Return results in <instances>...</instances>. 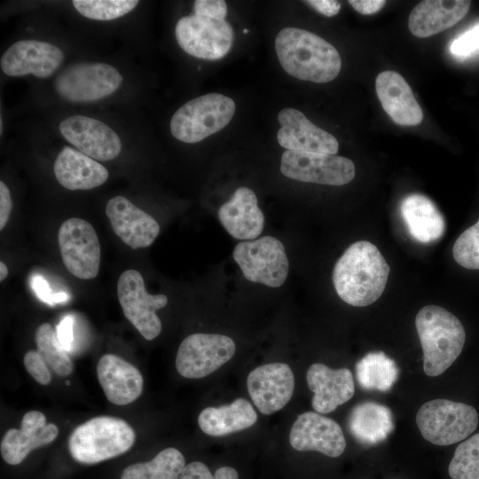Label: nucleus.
<instances>
[{"instance_id":"39","label":"nucleus","mask_w":479,"mask_h":479,"mask_svg":"<svg viewBox=\"0 0 479 479\" xmlns=\"http://www.w3.org/2000/svg\"><path fill=\"white\" fill-rule=\"evenodd\" d=\"M31 286L37 297L51 305L63 303L69 299V295L64 292L52 293L48 282L41 275L33 276Z\"/></svg>"},{"instance_id":"32","label":"nucleus","mask_w":479,"mask_h":479,"mask_svg":"<svg viewBox=\"0 0 479 479\" xmlns=\"http://www.w3.org/2000/svg\"><path fill=\"white\" fill-rule=\"evenodd\" d=\"M35 343L37 351L58 375L67 376L73 372V363L51 324L43 323L37 327Z\"/></svg>"},{"instance_id":"4","label":"nucleus","mask_w":479,"mask_h":479,"mask_svg":"<svg viewBox=\"0 0 479 479\" xmlns=\"http://www.w3.org/2000/svg\"><path fill=\"white\" fill-rule=\"evenodd\" d=\"M135 439L133 428L125 420L98 416L73 430L68 438V450L75 461L91 465L126 452Z\"/></svg>"},{"instance_id":"36","label":"nucleus","mask_w":479,"mask_h":479,"mask_svg":"<svg viewBox=\"0 0 479 479\" xmlns=\"http://www.w3.org/2000/svg\"><path fill=\"white\" fill-rule=\"evenodd\" d=\"M179 479H239V475L231 467H222L212 475L205 464L193 461L185 467Z\"/></svg>"},{"instance_id":"3","label":"nucleus","mask_w":479,"mask_h":479,"mask_svg":"<svg viewBox=\"0 0 479 479\" xmlns=\"http://www.w3.org/2000/svg\"><path fill=\"white\" fill-rule=\"evenodd\" d=\"M415 326L423 350L424 373L432 377L444 373L462 351L466 332L459 319L437 305L421 308Z\"/></svg>"},{"instance_id":"1","label":"nucleus","mask_w":479,"mask_h":479,"mask_svg":"<svg viewBox=\"0 0 479 479\" xmlns=\"http://www.w3.org/2000/svg\"><path fill=\"white\" fill-rule=\"evenodd\" d=\"M390 267L378 247L366 240L351 244L337 260L333 283L337 294L355 307L368 306L384 292Z\"/></svg>"},{"instance_id":"38","label":"nucleus","mask_w":479,"mask_h":479,"mask_svg":"<svg viewBox=\"0 0 479 479\" xmlns=\"http://www.w3.org/2000/svg\"><path fill=\"white\" fill-rule=\"evenodd\" d=\"M450 49L458 56H467L479 50V24L456 38Z\"/></svg>"},{"instance_id":"34","label":"nucleus","mask_w":479,"mask_h":479,"mask_svg":"<svg viewBox=\"0 0 479 479\" xmlns=\"http://www.w3.org/2000/svg\"><path fill=\"white\" fill-rule=\"evenodd\" d=\"M138 4L137 0H75L73 5L82 16L96 20H112L126 15Z\"/></svg>"},{"instance_id":"30","label":"nucleus","mask_w":479,"mask_h":479,"mask_svg":"<svg viewBox=\"0 0 479 479\" xmlns=\"http://www.w3.org/2000/svg\"><path fill=\"white\" fill-rule=\"evenodd\" d=\"M356 376L365 390L388 391L398 378V367L384 352H370L356 364Z\"/></svg>"},{"instance_id":"14","label":"nucleus","mask_w":479,"mask_h":479,"mask_svg":"<svg viewBox=\"0 0 479 479\" xmlns=\"http://www.w3.org/2000/svg\"><path fill=\"white\" fill-rule=\"evenodd\" d=\"M59 129L68 143L94 160H114L122 150V142L116 132L97 119L70 116L59 123Z\"/></svg>"},{"instance_id":"9","label":"nucleus","mask_w":479,"mask_h":479,"mask_svg":"<svg viewBox=\"0 0 479 479\" xmlns=\"http://www.w3.org/2000/svg\"><path fill=\"white\" fill-rule=\"evenodd\" d=\"M175 36L184 51L206 60L224 58L233 43L232 27L225 20L196 14L178 20Z\"/></svg>"},{"instance_id":"7","label":"nucleus","mask_w":479,"mask_h":479,"mask_svg":"<svg viewBox=\"0 0 479 479\" xmlns=\"http://www.w3.org/2000/svg\"><path fill=\"white\" fill-rule=\"evenodd\" d=\"M122 75L113 66L102 62L76 63L55 79L60 98L72 103H88L113 94L122 82Z\"/></svg>"},{"instance_id":"37","label":"nucleus","mask_w":479,"mask_h":479,"mask_svg":"<svg viewBox=\"0 0 479 479\" xmlns=\"http://www.w3.org/2000/svg\"><path fill=\"white\" fill-rule=\"evenodd\" d=\"M24 365L27 373L40 384L51 382V375L48 365L37 350H28L24 356Z\"/></svg>"},{"instance_id":"41","label":"nucleus","mask_w":479,"mask_h":479,"mask_svg":"<svg viewBox=\"0 0 479 479\" xmlns=\"http://www.w3.org/2000/svg\"><path fill=\"white\" fill-rule=\"evenodd\" d=\"M56 333L63 349L70 351L74 342V318L71 316L64 317L57 326Z\"/></svg>"},{"instance_id":"19","label":"nucleus","mask_w":479,"mask_h":479,"mask_svg":"<svg viewBox=\"0 0 479 479\" xmlns=\"http://www.w3.org/2000/svg\"><path fill=\"white\" fill-rule=\"evenodd\" d=\"M106 214L114 233L133 249L151 246L159 235L158 222L123 196L111 198Z\"/></svg>"},{"instance_id":"15","label":"nucleus","mask_w":479,"mask_h":479,"mask_svg":"<svg viewBox=\"0 0 479 479\" xmlns=\"http://www.w3.org/2000/svg\"><path fill=\"white\" fill-rule=\"evenodd\" d=\"M64 60L57 46L39 40H20L12 44L1 58V68L9 76L33 75L39 78L51 76Z\"/></svg>"},{"instance_id":"35","label":"nucleus","mask_w":479,"mask_h":479,"mask_svg":"<svg viewBox=\"0 0 479 479\" xmlns=\"http://www.w3.org/2000/svg\"><path fill=\"white\" fill-rule=\"evenodd\" d=\"M454 260L468 270H479V220L465 230L452 247Z\"/></svg>"},{"instance_id":"23","label":"nucleus","mask_w":479,"mask_h":479,"mask_svg":"<svg viewBox=\"0 0 479 479\" xmlns=\"http://www.w3.org/2000/svg\"><path fill=\"white\" fill-rule=\"evenodd\" d=\"M375 90L383 109L397 124L414 126L421 122L422 109L400 74L391 70L380 73Z\"/></svg>"},{"instance_id":"40","label":"nucleus","mask_w":479,"mask_h":479,"mask_svg":"<svg viewBox=\"0 0 479 479\" xmlns=\"http://www.w3.org/2000/svg\"><path fill=\"white\" fill-rule=\"evenodd\" d=\"M193 10L196 15L224 20L227 4L223 0H197L194 2Z\"/></svg>"},{"instance_id":"44","label":"nucleus","mask_w":479,"mask_h":479,"mask_svg":"<svg viewBox=\"0 0 479 479\" xmlns=\"http://www.w3.org/2000/svg\"><path fill=\"white\" fill-rule=\"evenodd\" d=\"M305 3L326 17L336 15L341 9L340 2L334 0H309Z\"/></svg>"},{"instance_id":"5","label":"nucleus","mask_w":479,"mask_h":479,"mask_svg":"<svg viewBox=\"0 0 479 479\" xmlns=\"http://www.w3.org/2000/svg\"><path fill=\"white\" fill-rule=\"evenodd\" d=\"M234 113L231 98L220 93L202 95L177 110L170 120V131L184 143H198L224 129Z\"/></svg>"},{"instance_id":"26","label":"nucleus","mask_w":479,"mask_h":479,"mask_svg":"<svg viewBox=\"0 0 479 479\" xmlns=\"http://www.w3.org/2000/svg\"><path fill=\"white\" fill-rule=\"evenodd\" d=\"M53 171L57 181L72 191L96 188L108 177V170L102 164L70 146L59 152Z\"/></svg>"},{"instance_id":"20","label":"nucleus","mask_w":479,"mask_h":479,"mask_svg":"<svg viewBox=\"0 0 479 479\" xmlns=\"http://www.w3.org/2000/svg\"><path fill=\"white\" fill-rule=\"evenodd\" d=\"M59 434L58 427L46 423V417L39 411H29L22 418L20 428L9 429L1 440L3 459L18 465L35 449L53 442Z\"/></svg>"},{"instance_id":"12","label":"nucleus","mask_w":479,"mask_h":479,"mask_svg":"<svg viewBox=\"0 0 479 479\" xmlns=\"http://www.w3.org/2000/svg\"><path fill=\"white\" fill-rule=\"evenodd\" d=\"M236 345L229 336L218 334H192L179 345L176 367L178 373L188 379L205 377L234 355Z\"/></svg>"},{"instance_id":"43","label":"nucleus","mask_w":479,"mask_h":479,"mask_svg":"<svg viewBox=\"0 0 479 479\" xmlns=\"http://www.w3.org/2000/svg\"><path fill=\"white\" fill-rule=\"evenodd\" d=\"M349 4L359 13L364 15L379 12L386 4L384 0H349Z\"/></svg>"},{"instance_id":"6","label":"nucleus","mask_w":479,"mask_h":479,"mask_svg":"<svg viewBox=\"0 0 479 479\" xmlns=\"http://www.w3.org/2000/svg\"><path fill=\"white\" fill-rule=\"evenodd\" d=\"M416 423L425 440L446 446L466 439L476 429L478 413L467 404L439 398L420 406Z\"/></svg>"},{"instance_id":"10","label":"nucleus","mask_w":479,"mask_h":479,"mask_svg":"<svg viewBox=\"0 0 479 479\" xmlns=\"http://www.w3.org/2000/svg\"><path fill=\"white\" fill-rule=\"evenodd\" d=\"M58 241L64 265L72 275L81 279L97 277L101 247L92 224L79 217L67 219L59 227Z\"/></svg>"},{"instance_id":"33","label":"nucleus","mask_w":479,"mask_h":479,"mask_svg":"<svg viewBox=\"0 0 479 479\" xmlns=\"http://www.w3.org/2000/svg\"><path fill=\"white\" fill-rule=\"evenodd\" d=\"M448 473L452 479H479V433L457 446Z\"/></svg>"},{"instance_id":"18","label":"nucleus","mask_w":479,"mask_h":479,"mask_svg":"<svg viewBox=\"0 0 479 479\" xmlns=\"http://www.w3.org/2000/svg\"><path fill=\"white\" fill-rule=\"evenodd\" d=\"M280 129L277 134L279 144L289 151L335 154L339 149L337 139L329 132L313 124L299 110L284 108L278 114Z\"/></svg>"},{"instance_id":"28","label":"nucleus","mask_w":479,"mask_h":479,"mask_svg":"<svg viewBox=\"0 0 479 479\" xmlns=\"http://www.w3.org/2000/svg\"><path fill=\"white\" fill-rule=\"evenodd\" d=\"M348 424L351 435L365 445L384 441L395 428L391 410L371 401L355 405L349 413Z\"/></svg>"},{"instance_id":"42","label":"nucleus","mask_w":479,"mask_h":479,"mask_svg":"<svg viewBox=\"0 0 479 479\" xmlns=\"http://www.w3.org/2000/svg\"><path fill=\"white\" fill-rule=\"evenodd\" d=\"M11 192L7 185L0 182V230L6 225L12 210Z\"/></svg>"},{"instance_id":"17","label":"nucleus","mask_w":479,"mask_h":479,"mask_svg":"<svg viewBox=\"0 0 479 479\" xmlns=\"http://www.w3.org/2000/svg\"><path fill=\"white\" fill-rule=\"evenodd\" d=\"M289 442L297 451H316L332 458L342 455L346 448L340 425L314 412H305L296 418L290 430Z\"/></svg>"},{"instance_id":"31","label":"nucleus","mask_w":479,"mask_h":479,"mask_svg":"<svg viewBox=\"0 0 479 479\" xmlns=\"http://www.w3.org/2000/svg\"><path fill=\"white\" fill-rule=\"evenodd\" d=\"M185 467V460L182 452L169 447L150 461L135 463L125 467L121 479H179Z\"/></svg>"},{"instance_id":"2","label":"nucleus","mask_w":479,"mask_h":479,"mask_svg":"<svg viewBox=\"0 0 479 479\" xmlns=\"http://www.w3.org/2000/svg\"><path fill=\"white\" fill-rule=\"evenodd\" d=\"M275 50L283 69L293 77L328 82L340 73L342 59L327 41L310 31L285 27L275 39Z\"/></svg>"},{"instance_id":"22","label":"nucleus","mask_w":479,"mask_h":479,"mask_svg":"<svg viewBox=\"0 0 479 479\" xmlns=\"http://www.w3.org/2000/svg\"><path fill=\"white\" fill-rule=\"evenodd\" d=\"M97 374L106 398L114 404H129L142 393L144 380L141 373L119 356H102L97 365Z\"/></svg>"},{"instance_id":"11","label":"nucleus","mask_w":479,"mask_h":479,"mask_svg":"<svg viewBox=\"0 0 479 479\" xmlns=\"http://www.w3.org/2000/svg\"><path fill=\"white\" fill-rule=\"evenodd\" d=\"M117 295L124 316L145 339L151 341L161 334V322L155 311L167 305L168 297L148 294L139 271L130 269L120 275Z\"/></svg>"},{"instance_id":"24","label":"nucleus","mask_w":479,"mask_h":479,"mask_svg":"<svg viewBox=\"0 0 479 479\" xmlns=\"http://www.w3.org/2000/svg\"><path fill=\"white\" fill-rule=\"evenodd\" d=\"M224 228L235 239L254 240L263 232L264 216L257 205L255 193L247 187H239L230 200L218 209Z\"/></svg>"},{"instance_id":"29","label":"nucleus","mask_w":479,"mask_h":479,"mask_svg":"<svg viewBox=\"0 0 479 479\" xmlns=\"http://www.w3.org/2000/svg\"><path fill=\"white\" fill-rule=\"evenodd\" d=\"M257 414L251 404L237 398L232 404L203 409L199 417L200 429L212 436H222L252 427Z\"/></svg>"},{"instance_id":"25","label":"nucleus","mask_w":479,"mask_h":479,"mask_svg":"<svg viewBox=\"0 0 479 479\" xmlns=\"http://www.w3.org/2000/svg\"><path fill=\"white\" fill-rule=\"evenodd\" d=\"M467 0H424L411 12L408 20L410 32L416 37L426 38L448 29L462 18L470 8Z\"/></svg>"},{"instance_id":"45","label":"nucleus","mask_w":479,"mask_h":479,"mask_svg":"<svg viewBox=\"0 0 479 479\" xmlns=\"http://www.w3.org/2000/svg\"><path fill=\"white\" fill-rule=\"evenodd\" d=\"M7 275H8L7 266L5 265V263H4V262H0V280L3 281L4 279H5Z\"/></svg>"},{"instance_id":"27","label":"nucleus","mask_w":479,"mask_h":479,"mask_svg":"<svg viewBox=\"0 0 479 479\" xmlns=\"http://www.w3.org/2000/svg\"><path fill=\"white\" fill-rule=\"evenodd\" d=\"M400 212L410 235L421 243L439 240L445 231V221L427 196L412 193L405 196L400 204Z\"/></svg>"},{"instance_id":"8","label":"nucleus","mask_w":479,"mask_h":479,"mask_svg":"<svg viewBox=\"0 0 479 479\" xmlns=\"http://www.w3.org/2000/svg\"><path fill=\"white\" fill-rule=\"evenodd\" d=\"M232 255L249 281L279 287L287 279L289 262L284 245L274 237L240 242Z\"/></svg>"},{"instance_id":"16","label":"nucleus","mask_w":479,"mask_h":479,"mask_svg":"<svg viewBox=\"0 0 479 479\" xmlns=\"http://www.w3.org/2000/svg\"><path fill=\"white\" fill-rule=\"evenodd\" d=\"M247 387L260 412L269 415L281 410L289 402L294 389V377L287 364H267L250 372Z\"/></svg>"},{"instance_id":"21","label":"nucleus","mask_w":479,"mask_h":479,"mask_svg":"<svg viewBox=\"0 0 479 479\" xmlns=\"http://www.w3.org/2000/svg\"><path fill=\"white\" fill-rule=\"evenodd\" d=\"M306 379L314 393L312 407L319 413L334 412L355 393L353 374L349 368L332 369L324 364L315 363L309 367Z\"/></svg>"},{"instance_id":"13","label":"nucleus","mask_w":479,"mask_h":479,"mask_svg":"<svg viewBox=\"0 0 479 479\" xmlns=\"http://www.w3.org/2000/svg\"><path fill=\"white\" fill-rule=\"evenodd\" d=\"M280 171L294 180L339 186L352 181L355 165L335 154L287 150L281 156Z\"/></svg>"}]
</instances>
